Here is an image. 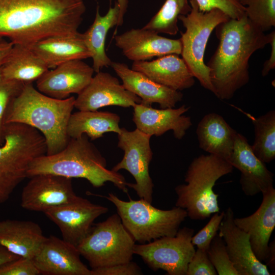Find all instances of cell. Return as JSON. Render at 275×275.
<instances>
[{"label": "cell", "mask_w": 275, "mask_h": 275, "mask_svg": "<svg viewBox=\"0 0 275 275\" xmlns=\"http://www.w3.org/2000/svg\"><path fill=\"white\" fill-rule=\"evenodd\" d=\"M84 0H0V37L31 46L45 38L78 33Z\"/></svg>", "instance_id": "6da1fadb"}, {"label": "cell", "mask_w": 275, "mask_h": 275, "mask_svg": "<svg viewBox=\"0 0 275 275\" xmlns=\"http://www.w3.org/2000/svg\"><path fill=\"white\" fill-rule=\"evenodd\" d=\"M215 33L219 43L206 65L213 93L221 100H228L249 82L250 59L269 44L270 36L256 26L245 14L219 24Z\"/></svg>", "instance_id": "7a4b0ae2"}, {"label": "cell", "mask_w": 275, "mask_h": 275, "mask_svg": "<svg viewBox=\"0 0 275 275\" xmlns=\"http://www.w3.org/2000/svg\"><path fill=\"white\" fill-rule=\"evenodd\" d=\"M75 98L59 99L47 96L32 82L25 84L10 105L6 124L19 123L36 129L43 136L47 155L56 154L67 144V128Z\"/></svg>", "instance_id": "3957f363"}, {"label": "cell", "mask_w": 275, "mask_h": 275, "mask_svg": "<svg viewBox=\"0 0 275 275\" xmlns=\"http://www.w3.org/2000/svg\"><path fill=\"white\" fill-rule=\"evenodd\" d=\"M39 174H52L69 178L86 179L95 188L111 182L123 192L128 193V182L118 172L106 168V161L86 134L70 138L59 152L44 154L30 163L28 177Z\"/></svg>", "instance_id": "277c9868"}, {"label": "cell", "mask_w": 275, "mask_h": 275, "mask_svg": "<svg viewBox=\"0 0 275 275\" xmlns=\"http://www.w3.org/2000/svg\"><path fill=\"white\" fill-rule=\"evenodd\" d=\"M234 167L227 160L215 155H201L195 158L186 171V184L175 188L177 196L175 206L185 209L187 217L204 220L220 212L218 195L213 187L222 177L233 172Z\"/></svg>", "instance_id": "5b68a950"}, {"label": "cell", "mask_w": 275, "mask_h": 275, "mask_svg": "<svg viewBox=\"0 0 275 275\" xmlns=\"http://www.w3.org/2000/svg\"><path fill=\"white\" fill-rule=\"evenodd\" d=\"M46 152L45 139L38 130L23 124H7L4 142L0 146V204L28 177L32 161Z\"/></svg>", "instance_id": "8992f818"}, {"label": "cell", "mask_w": 275, "mask_h": 275, "mask_svg": "<svg viewBox=\"0 0 275 275\" xmlns=\"http://www.w3.org/2000/svg\"><path fill=\"white\" fill-rule=\"evenodd\" d=\"M90 194L105 198L115 206L125 228L139 243L175 236L187 217L186 211L177 206L170 210H161L143 199H130L129 201H125L111 193L107 196Z\"/></svg>", "instance_id": "52a82bcc"}, {"label": "cell", "mask_w": 275, "mask_h": 275, "mask_svg": "<svg viewBox=\"0 0 275 275\" xmlns=\"http://www.w3.org/2000/svg\"><path fill=\"white\" fill-rule=\"evenodd\" d=\"M189 3L191 6L190 12L178 17L185 29L180 38L181 54L193 76L203 87L213 93L209 70L204 63L205 51L213 31L219 24L230 18L219 9L203 12L195 0H189Z\"/></svg>", "instance_id": "ba28073f"}, {"label": "cell", "mask_w": 275, "mask_h": 275, "mask_svg": "<svg viewBox=\"0 0 275 275\" xmlns=\"http://www.w3.org/2000/svg\"><path fill=\"white\" fill-rule=\"evenodd\" d=\"M135 242L115 213L93 225L76 247L94 269L131 261Z\"/></svg>", "instance_id": "9c48e42d"}, {"label": "cell", "mask_w": 275, "mask_h": 275, "mask_svg": "<svg viewBox=\"0 0 275 275\" xmlns=\"http://www.w3.org/2000/svg\"><path fill=\"white\" fill-rule=\"evenodd\" d=\"M194 231L193 228L184 227L174 236L135 244L133 254L154 271L161 269L169 275H186L188 263L196 251L191 243Z\"/></svg>", "instance_id": "30bf717a"}, {"label": "cell", "mask_w": 275, "mask_h": 275, "mask_svg": "<svg viewBox=\"0 0 275 275\" xmlns=\"http://www.w3.org/2000/svg\"><path fill=\"white\" fill-rule=\"evenodd\" d=\"M118 147L124 151L122 159L111 169L118 172L127 171L134 178L135 183H128L140 199L152 203L154 184L149 173L153 152L150 146L151 136L138 129L128 131L121 128L118 134Z\"/></svg>", "instance_id": "8fae6325"}, {"label": "cell", "mask_w": 275, "mask_h": 275, "mask_svg": "<svg viewBox=\"0 0 275 275\" xmlns=\"http://www.w3.org/2000/svg\"><path fill=\"white\" fill-rule=\"evenodd\" d=\"M108 210L106 207L78 196L71 202L50 208L44 213L59 227L63 239L77 246L87 235L94 221Z\"/></svg>", "instance_id": "7c38bea8"}, {"label": "cell", "mask_w": 275, "mask_h": 275, "mask_svg": "<svg viewBox=\"0 0 275 275\" xmlns=\"http://www.w3.org/2000/svg\"><path fill=\"white\" fill-rule=\"evenodd\" d=\"M30 178L21 195L20 205L25 209L44 212L78 197L74 191L71 178L52 174H39Z\"/></svg>", "instance_id": "4fadbf2b"}, {"label": "cell", "mask_w": 275, "mask_h": 275, "mask_svg": "<svg viewBox=\"0 0 275 275\" xmlns=\"http://www.w3.org/2000/svg\"><path fill=\"white\" fill-rule=\"evenodd\" d=\"M141 102V99L126 90L117 78L100 71L77 95L74 107L79 111H97L108 106L133 107Z\"/></svg>", "instance_id": "5bb4252c"}, {"label": "cell", "mask_w": 275, "mask_h": 275, "mask_svg": "<svg viewBox=\"0 0 275 275\" xmlns=\"http://www.w3.org/2000/svg\"><path fill=\"white\" fill-rule=\"evenodd\" d=\"M116 46L133 62L145 61L165 55L181 54L180 39L162 37L150 30L131 29L114 37Z\"/></svg>", "instance_id": "9a60e30c"}, {"label": "cell", "mask_w": 275, "mask_h": 275, "mask_svg": "<svg viewBox=\"0 0 275 275\" xmlns=\"http://www.w3.org/2000/svg\"><path fill=\"white\" fill-rule=\"evenodd\" d=\"M92 67L74 60L48 70L36 80L37 89L49 97L64 99L72 94H79L93 76Z\"/></svg>", "instance_id": "2e32d148"}, {"label": "cell", "mask_w": 275, "mask_h": 275, "mask_svg": "<svg viewBox=\"0 0 275 275\" xmlns=\"http://www.w3.org/2000/svg\"><path fill=\"white\" fill-rule=\"evenodd\" d=\"M233 209L228 207L219 225L218 235L224 240L229 258L239 275H270L268 268L256 257L249 235L234 223Z\"/></svg>", "instance_id": "e0dca14e"}, {"label": "cell", "mask_w": 275, "mask_h": 275, "mask_svg": "<svg viewBox=\"0 0 275 275\" xmlns=\"http://www.w3.org/2000/svg\"><path fill=\"white\" fill-rule=\"evenodd\" d=\"M76 246L56 236L46 237L33 259L40 274L46 275H92L81 261Z\"/></svg>", "instance_id": "ac0fdd59"}, {"label": "cell", "mask_w": 275, "mask_h": 275, "mask_svg": "<svg viewBox=\"0 0 275 275\" xmlns=\"http://www.w3.org/2000/svg\"><path fill=\"white\" fill-rule=\"evenodd\" d=\"M228 161L240 172L239 182L244 194L254 196L273 187V174L254 154L245 136L237 133Z\"/></svg>", "instance_id": "d6986e66"}, {"label": "cell", "mask_w": 275, "mask_h": 275, "mask_svg": "<svg viewBox=\"0 0 275 275\" xmlns=\"http://www.w3.org/2000/svg\"><path fill=\"white\" fill-rule=\"evenodd\" d=\"M132 120L136 129L150 136H160L172 130L174 137L182 139L192 125L189 117L184 115L189 107L157 109L141 102L133 106Z\"/></svg>", "instance_id": "ffe728a7"}, {"label": "cell", "mask_w": 275, "mask_h": 275, "mask_svg": "<svg viewBox=\"0 0 275 275\" xmlns=\"http://www.w3.org/2000/svg\"><path fill=\"white\" fill-rule=\"evenodd\" d=\"M262 195L261 204L254 213L246 217H234V222L249 234L256 257L263 263L267 257L269 242L275 227V189L273 187Z\"/></svg>", "instance_id": "44dd1931"}, {"label": "cell", "mask_w": 275, "mask_h": 275, "mask_svg": "<svg viewBox=\"0 0 275 275\" xmlns=\"http://www.w3.org/2000/svg\"><path fill=\"white\" fill-rule=\"evenodd\" d=\"M111 66L121 79L124 88L138 96L145 104L157 103L161 108H173L183 98L180 91L155 82L142 73L129 68L125 63L112 62Z\"/></svg>", "instance_id": "7402d4cb"}, {"label": "cell", "mask_w": 275, "mask_h": 275, "mask_svg": "<svg viewBox=\"0 0 275 275\" xmlns=\"http://www.w3.org/2000/svg\"><path fill=\"white\" fill-rule=\"evenodd\" d=\"M132 70L171 89L181 91L195 84V77L182 58L171 54L152 61L133 62Z\"/></svg>", "instance_id": "603a6c76"}, {"label": "cell", "mask_w": 275, "mask_h": 275, "mask_svg": "<svg viewBox=\"0 0 275 275\" xmlns=\"http://www.w3.org/2000/svg\"><path fill=\"white\" fill-rule=\"evenodd\" d=\"M46 239L41 227L31 221H0V244L12 254L33 259Z\"/></svg>", "instance_id": "cb8c5ba5"}, {"label": "cell", "mask_w": 275, "mask_h": 275, "mask_svg": "<svg viewBox=\"0 0 275 275\" xmlns=\"http://www.w3.org/2000/svg\"><path fill=\"white\" fill-rule=\"evenodd\" d=\"M30 47L45 63L53 69L65 62L91 58L84 42L82 34L56 36L41 40Z\"/></svg>", "instance_id": "d4e9b609"}, {"label": "cell", "mask_w": 275, "mask_h": 275, "mask_svg": "<svg viewBox=\"0 0 275 275\" xmlns=\"http://www.w3.org/2000/svg\"><path fill=\"white\" fill-rule=\"evenodd\" d=\"M237 133L222 116L214 113L205 115L196 130L201 149L228 161L233 151Z\"/></svg>", "instance_id": "484cf974"}, {"label": "cell", "mask_w": 275, "mask_h": 275, "mask_svg": "<svg viewBox=\"0 0 275 275\" xmlns=\"http://www.w3.org/2000/svg\"><path fill=\"white\" fill-rule=\"evenodd\" d=\"M119 13L120 9L117 2L114 7L109 6L103 16L100 14L97 6L93 23L82 34L85 44L93 60L92 67L96 73L104 67L111 66L112 63L105 51V40L109 30L115 26H117Z\"/></svg>", "instance_id": "4316f807"}, {"label": "cell", "mask_w": 275, "mask_h": 275, "mask_svg": "<svg viewBox=\"0 0 275 275\" xmlns=\"http://www.w3.org/2000/svg\"><path fill=\"white\" fill-rule=\"evenodd\" d=\"M120 116L109 112L78 111L72 113L67 128L69 138L76 139L86 134L91 140L103 136L107 132L119 134Z\"/></svg>", "instance_id": "83f0119b"}, {"label": "cell", "mask_w": 275, "mask_h": 275, "mask_svg": "<svg viewBox=\"0 0 275 275\" xmlns=\"http://www.w3.org/2000/svg\"><path fill=\"white\" fill-rule=\"evenodd\" d=\"M49 70L29 46L13 44L11 51L1 66L7 79L24 84L33 82Z\"/></svg>", "instance_id": "f1b7e54d"}, {"label": "cell", "mask_w": 275, "mask_h": 275, "mask_svg": "<svg viewBox=\"0 0 275 275\" xmlns=\"http://www.w3.org/2000/svg\"><path fill=\"white\" fill-rule=\"evenodd\" d=\"M255 130V140L251 148L256 156L265 163L275 158V111L255 118L250 114Z\"/></svg>", "instance_id": "f546056e"}, {"label": "cell", "mask_w": 275, "mask_h": 275, "mask_svg": "<svg viewBox=\"0 0 275 275\" xmlns=\"http://www.w3.org/2000/svg\"><path fill=\"white\" fill-rule=\"evenodd\" d=\"M191 11L188 0H166L159 11L143 28L163 33L176 35L179 31L178 17L186 15Z\"/></svg>", "instance_id": "4dcf8cb0"}, {"label": "cell", "mask_w": 275, "mask_h": 275, "mask_svg": "<svg viewBox=\"0 0 275 275\" xmlns=\"http://www.w3.org/2000/svg\"><path fill=\"white\" fill-rule=\"evenodd\" d=\"M249 20L264 32L275 26V0H240Z\"/></svg>", "instance_id": "1f68e13d"}, {"label": "cell", "mask_w": 275, "mask_h": 275, "mask_svg": "<svg viewBox=\"0 0 275 275\" xmlns=\"http://www.w3.org/2000/svg\"><path fill=\"white\" fill-rule=\"evenodd\" d=\"M24 85V83L5 77L0 67V146L5 140L7 126L6 118L8 108Z\"/></svg>", "instance_id": "d6a6232c"}, {"label": "cell", "mask_w": 275, "mask_h": 275, "mask_svg": "<svg viewBox=\"0 0 275 275\" xmlns=\"http://www.w3.org/2000/svg\"><path fill=\"white\" fill-rule=\"evenodd\" d=\"M208 256L218 275H239L228 255L225 243L218 233L207 251Z\"/></svg>", "instance_id": "836d02e7"}, {"label": "cell", "mask_w": 275, "mask_h": 275, "mask_svg": "<svg viewBox=\"0 0 275 275\" xmlns=\"http://www.w3.org/2000/svg\"><path fill=\"white\" fill-rule=\"evenodd\" d=\"M225 211L213 214L207 224L191 238V243L197 248L207 251L210 244L217 233Z\"/></svg>", "instance_id": "e575fe53"}, {"label": "cell", "mask_w": 275, "mask_h": 275, "mask_svg": "<svg viewBox=\"0 0 275 275\" xmlns=\"http://www.w3.org/2000/svg\"><path fill=\"white\" fill-rule=\"evenodd\" d=\"M199 9L208 11L217 8L225 13L230 18L239 19L244 15L245 8L240 0H195Z\"/></svg>", "instance_id": "d590c367"}, {"label": "cell", "mask_w": 275, "mask_h": 275, "mask_svg": "<svg viewBox=\"0 0 275 275\" xmlns=\"http://www.w3.org/2000/svg\"><path fill=\"white\" fill-rule=\"evenodd\" d=\"M207 251L197 248L190 260L186 275H217Z\"/></svg>", "instance_id": "8d00e7d4"}, {"label": "cell", "mask_w": 275, "mask_h": 275, "mask_svg": "<svg viewBox=\"0 0 275 275\" xmlns=\"http://www.w3.org/2000/svg\"><path fill=\"white\" fill-rule=\"evenodd\" d=\"M41 274L32 259L19 257L0 267V275Z\"/></svg>", "instance_id": "74e56055"}, {"label": "cell", "mask_w": 275, "mask_h": 275, "mask_svg": "<svg viewBox=\"0 0 275 275\" xmlns=\"http://www.w3.org/2000/svg\"><path fill=\"white\" fill-rule=\"evenodd\" d=\"M92 275H140V266L131 261L112 265L91 269Z\"/></svg>", "instance_id": "f35d334b"}, {"label": "cell", "mask_w": 275, "mask_h": 275, "mask_svg": "<svg viewBox=\"0 0 275 275\" xmlns=\"http://www.w3.org/2000/svg\"><path fill=\"white\" fill-rule=\"evenodd\" d=\"M270 40L269 44L271 45V53L269 58L264 63L262 70V75L267 76L270 70L275 68V31H272L269 34Z\"/></svg>", "instance_id": "ab89813d"}, {"label": "cell", "mask_w": 275, "mask_h": 275, "mask_svg": "<svg viewBox=\"0 0 275 275\" xmlns=\"http://www.w3.org/2000/svg\"><path fill=\"white\" fill-rule=\"evenodd\" d=\"M13 46V44L9 40L0 37V67L8 59Z\"/></svg>", "instance_id": "60d3db41"}, {"label": "cell", "mask_w": 275, "mask_h": 275, "mask_svg": "<svg viewBox=\"0 0 275 275\" xmlns=\"http://www.w3.org/2000/svg\"><path fill=\"white\" fill-rule=\"evenodd\" d=\"M275 241L274 240L269 243V251L267 257L265 261V265L269 268L272 274L275 273Z\"/></svg>", "instance_id": "b9f144b4"}, {"label": "cell", "mask_w": 275, "mask_h": 275, "mask_svg": "<svg viewBox=\"0 0 275 275\" xmlns=\"http://www.w3.org/2000/svg\"><path fill=\"white\" fill-rule=\"evenodd\" d=\"M19 258L0 244V267Z\"/></svg>", "instance_id": "7bdbcfd3"}, {"label": "cell", "mask_w": 275, "mask_h": 275, "mask_svg": "<svg viewBox=\"0 0 275 275\" xmlns=\"http://www.w3.org/2000/svg\"><path fill=\"white\" fill-rule=\"evenodd\" d=\"M129 0H117L116 2L119 7L120 13L119 21L117 26L122 25L124 21V17L127 11Z\"/></svg>", "instance_id": "ee69618b"}]
</instances>
